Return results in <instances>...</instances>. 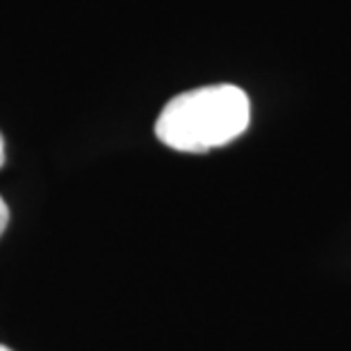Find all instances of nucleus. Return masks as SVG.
I'll list each match as a JSON object with an SVG mask.
<instances>
[{
	"label": "nucleus",
	"mask_w": 351,
	"mask_h": 351,
	"mask_svg": "<svg viewBox=\"0 0 351 351\" xmlns=\"http://www.w3.org/2000/svg\"><path fill=\"white\" fill-rule=\"evenodd\" d=\"M251 121L249 96L235 85H210L178 94L156 121L162 144L182 153H206L233 142Z\"/></svg>",
	"instance_id": "obj_1"
},
{
	"label": "nucleus",
	"mask_w": 351,
	"mask_h": 351,
	"mask_svg": "<svg viewBox=\"0 0 351 351\" xmlns=\"http://www.w3.org/2000/svg\"><path fill=\"white\" fill-rule=\"evenodd\" d=\"M7 221H10V210H7V203L3 201V196H0V235L5 233Z\"/></svg>",
	"instance_id": "obj_2"
},
{
	"label": "nucleus",
	"mask_w": 351,
	"mask_h": 351,
	"mask_svg": "<svg viewBox=\"0 0 351 351\" xmlns=\"http://www.w3.org/2000/svg\"><path fill=\"white\" fill-rule=\"evenodd\" d=\"M5 162V142H3V135H0V167Z\"/></svg>",
	"instance_id": "obj_3"
},
{
	"label": "nucleus",
	"mask_w": 351,
	"mask_h": 351,
	"mask_svg": "<svg viewBox=\"0 0 351 351\" xmlns=\"http://www.w3.org/2000/svg\"><path fill=\"white\" fill-rule=\"evenodd\" d=\"M0 351H12V349H7V347H3V345H0Z\"/></svg>",
	"instance_id": "obj_4"
}]
</instances>
